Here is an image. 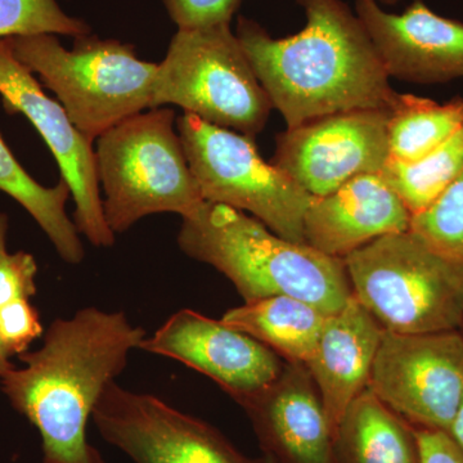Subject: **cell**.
<instances>
[{
  "label": "cell",
  "mask_w": 463,
  "mask_h": 463,
  "mask_svg": "<svg viewBox=\"0 0 463 463\" xmlns=\"http://www.w3.org/2000/svg\"><path fill=\"white\" fill-rule=\"evenodd\" d=\"M462 173L463 124L428 157L411 165L388 161L380 175L414 215Z\"/></svg>",
  "instance_id": "603a6c76"
},
{
  "label": "cell",
  "mask_w": 463,
  "mask_h": 463,
  "mask_svg": "<svg viewBox=\"0 0 463 463\" xmlns=\"http://www.w3.org/2000/svg\"><path fill=\"white\" fill-rule=\"evenodd\" d=\"M377 2H383L385 3V5H395L399 0H377Z\"/></svg>",
  "instance_id": "4dcf8cb0"
},
{
  "label": "cell",
  "mask_w": 463,
  "mask_h": 463,
  "mask_svg": "<svg viewBox=\"0 0 463 463\" xmlns=\"http://www.w3.org/2000/svg\"><path fill=\"white\" fill-rule=\"evenodd\" d=\"M38 264L32 254L0 248V374L14 364L9 359L30 350L44 335L41 316L32 304Z\"/></svg>",
  "instance_id": "7402d4cb"
},
{
  "label": "cell",
  "mask_w": 463,
  "mask_h": 463,
  "mask_svg": "<svg viewBox=\"0 0 463 463\" xmlns=\"http://www.w3.org/2000/svg\"><path fill=\"white\" fill-rule=\"evenodd\" d=\"M0 99L8 114L25 116L56 158L61 179L69 185L74 200L79 233L94 248L114 246L115 233L103 214L93 143L79 132L63 106L48 97L33 72L17 60L9 39H0Z\"/></svg>",
  "instance_id": "7c38bea8"
},
{
  "label": "cell",
  "mask_w": 463,
  "mask_h": 463,
  "mask_svg": "<svg viewBox=\"0 0 463 463\" xmlns=\"http://www.w3.org/2000/svg\"><path fill=\"white\" fill-rule=\"evenodd\" d=\"M344 261L353 295L383 331L461 330L463 267L437 254L412 232L380 237Z\"/></svg>",
  "instance_id": "8992f818"
},
{
  "label": "cell",
  "mask_w": 463,
  "mask_h": 463,
  "mask_svg": "<svg viewBox=\"0 0 463 463\" xmlns=\"http://www.w3.org/2000/svg\"><path fill=\"white\" fill-rule=\"evenodd\" d=\"M91 421L134 463H251L206 422L116 381L103 392Z\"/></svg>",
  "instance_id": "30bf717a"
},
{
  "label": "cell",
  "mask_w": 463,
  "mask_h": 463,
  "mask_svg": "<svg viewBox=\"0 0 463 463\" xmlns=\"http://www.w3.org/2000/svg\"><path fill=\"white\" fill-rule=\"evenodd\" d=\"M448 434L452 437L453 440L456 441L457 446L461 448L463 452V398Z\"/></svg>",
  "instance_id": "83f0119b"
},
{
  "label": "cell",
  "mask_w": 463,
  "mask_h": 463,
  "mask_svg": "<svg viewBox=\"0 0 463 463\" xmlns=\"http://www.w3.org/2000/svg\"><path fill=\"white\" fill-rule=\"evenodd\" d=\"M462 332V336H463V325H462V327H461V330H459Z\"/></svg>",
  "instance_id": "1f68e13d"
},
{
  "label": "cell",
  "mask_w": 463,
  "mask_h": 463,
  "mask_svg": "<svg viewBox=\"0 0 463 463\" xmlns=\"http://www.w3.org/2000/svg\"><path fill=\"white\" fill-rule=\"evenodd\" d=\"M243 408L267 452L288 463H335V437L321 397L307 367L291 364L279 379Z\"/></svg>",
  "instance_id": "2e32d148"
},
{
  "label": "cell",
  "mask_w": 463,
  "mask_h": 463,
  "mask_svg": "<svg viewBox=\"0 0 463 463\" xmlns=\"http://www.w3.org/2000/svg\"><path fill=\"white\" fill-rule=\"evenodd\" d=\"M8 39L17 60L56 94L90 143L152 109L158 63L139 60L133 45L90 33L75 38L72 50L52 33Z\"/></svg>",
  "instance_id": "277c9868"
},
{
  "label": "cell",
  "mask_w": 463,
  "mask_h": 463,
  "mask_svg": "<svg viewBox=\"0 0 463 463\" xmlns=\"http://www.w3.org/2000/svg\"><path fill=\"white\" fill-rule=\"evenodd\" d=\"M178 106L255 139L273 105L231 24L178 30L155 79L152 109Z\"/></svg>",
  "instance_id": "52a82bcc"
},
{
  "label": "cell",
  "mask_w": 463,
  "mask_h": 463,
  "mask_svg": "<svg viewBox=\"0 0 463 463\" xmlns=\"http://www.w3.org/2000/svg\"><path fill=\"white\" fill-rule=\"evenodd\" d=\"M146 336L124 312L83 307L52 323L38 350L18 355L24 367L0 374L9 403L41 434L43 463H105L87 425Z\"/></svg>",
  "instance_id": "6da1fadb"
},
{
  "label": "cell",
  "mask_w": 463,
  "mask_h": 463,
  "mask_svg": "<svg viewBox=\"0 0 463 463\" xmlns=\"http://www.w3.org/2000/svg\"><path fill=\"white\" fill-rule=\"evenodd\" d=\"M300 33L276 39L240 17L236 35L288 128L352 109H388L397 96L373 39L343 0H298Z\"/></svg>",
  "instance_id": "7a4b0ae2"
},
{
  "label": "cell",
  "mask_w": 463,
  "mask_h": 463,
  "mask_svg": "<svg viewBox=\"0 0 463 463\" xmlns=\"http://www.w3.org/2000/svg\"><path fill=\"white\" fill-rule=\"evenodd\" d=\"M178 246L188 258L224 274L245 303L288 295L335 315L353 295L344 259L283 239L251 215L221 203L205 201L183 218Z\"/></svg>",
  "instance_id": "3957f363"
},
{
  "label": "cell",
  "mask_w": 463,
  "mask_h": 463,
  "mask_svg": "<svg viewBox=\"0 0 463 463\" xmlns=\"http://www.w3.org/2000/svg\"><path fill=\"white\" fill-rule=\"evenodd\" d=\"M389 109L336 112L277 136L270 163L315 197L350 179L380 174L389 161Z\"/></svg>",
  "instance_id": "8fae6325"
},
{
  "label": "cell",
  "mask_w": 463,
  "mask_h": 463,
  "mask_svg": "<svg viewBox=\"0 0 463 463\" xmlns=\"http://www.w3.org/2000/svg\"><path fill=\"white\" fill-rule=\"evenodd\" d=\"M411 218L380 174H364L313 199L304 216V239L328 257L345 259L380 237L410 231Z\"/></svg>",
  "instance_id": "9a60e30c"
},
{
  "label": "cell",
  "mask_w": 463,
  "mask_h": 463,
  "mask_svg": "<svg viewBox=\"0 0 463 463\" xmlns=\"http://www.w3.org/2000/svg\"><path fill=\"white\" fill-rule=\"evenodd\" d=\"M90 35L83 20L69 16L56 0H0V39L16 36Z\"/></svg>",
  "instance_id": "d4e9b609"
},
{
  "label": "cell",
  "mask_w": 463,
  "mask_h": 463,
  "mask_svg": "<svg viewBox=\"0 0 463 463\" xmlns=\"http://www.w3.org/2000/svg\"><path fill=\"white\" fill-rule=\"evenodd\" d=\"M139 350L181 362L215 381L242 404L279 379L285 364L245 332L191 309L174 313Z\"/></svg>",
  "instance_id": "4fadbf2b"
},
{
  "label": "cell",
  "mask_w": 463,
  "mask_h": 463,
  "mask_svg": "<svg viewBox=\"0 0 463 463\" xmlns=\"http://www.w3.org/2000/svg\"><path fill=\"white\" fill-rule=\"evenodd\" d=\"M410 232L437 254L463 267V173L412 215Z\"/></svg>",
  "instance_id": "cb8c5ba5"
},
{
  "label": "cell",
  "mask_w": 463,
  "mask_h": 463,
  "mask_svg": "<svg viewBox=\"0 0 463 463\" xmlns=\"http://www.w3.org/2000/svg\"><path fill=\"white\" fill-rule=\"evenodd\" d=\"M335 443L345 463H420L414 432L368 388L347 408Z\"/></svg>",
  "instance_id": "d6986e66"
},
{
  "label": "cell",
  "mask_w": 463,
  "mask_h": 463,
  "mask_svg": "<svg viewBox=\"0 0 463 463\" xmlns=\"http://www.w3.org/2000/svg\"><path fill=\"white\" fill-rule=\"evenodd\" d=\"M388 118L389 161L411 165L428 157L463 124V99L438 100L397 93Z\"/></svg>",
  "instance_id": "44dd1931"
},
{
  "label": "cell",
  "mask_w": 463,
  "mask_h": 463,
  "mask_svg": "<svg viewBox=\"0 0 463 463\" xmlns=\"http://www.w3.org/2000/svg\"><path fill=\"white\" fill-rule=\"evenodd\" d=\"M0 191L17 201L47 234L57 254L69 264H80L85 250L80 233L66 213L69 185L61 179L54 187H45L21 166L0 136Z\"/></svg>",
  "instance_id": "ffe728a7"
},
{
  "label": "cell",
  "mask_w": 463,
  "mask_h": 463,
  "mask_svg": "<svg viewBox=\"0 0 463 463\" xmlns=\"http://www.w3.org/2000/svg\"><path fill=\"white\" fill-rule=\"evenodd\" d=\"M328 316L300 298L277 295L233 307L224 313L222 322L245 332L291 364H306Z\"/></svg>",
  "instance_id": "ac0fdd59"
},
{
  "label": "cell",
  "mask_w": 463,
  "mask_h": 463,
  "mask_svg": "<svg viewBox=\"0 0 463 463\" xmlns=\"http://www.w3.org/2000/svg\"><path fill=\"white\" fill-rule=\"evenodd\" d=\"M383 328L354 295L330 315L306 367L336 437L347 408L370 381Z\"/></svg>",
  "instance_id": "e0dca14e"
},
{
  "label": "cell",
  "mask_w": 463,
  "mask_h": 463,
  "mask_svg": "<svg viewBox=\"0 0 463 463\" xmlns=\"http://www.w3.org/2000/svg\"><path fill=\"white\" fill-rule=\"evenodd\" d=\"M420 463H463V452L446 431L414 430Z\"/></svg>",
  "instance_id": "4316f807"
},
{
  "label": "cell",
  "mask_w": 463,
  "mask_h": 463,
  "mask_svg": "<svg viewBox=\"0 0 463 463\" xmlns=\"http://www.w3.org/2000/svg\"><path fill=\"white\" fill-rule=\"evenodd\" d=\"M8 216L0 213V248L7 246Z\"/></svg>",
  "instance_id": "f1b7e54d"
},
{
  "label": "cell",
  "mask_w": 463,
  "mask_h": 463,
  "mask_svg": "<svg viewBox=\"0 0 463 463\" xmlns=\"http://www.w3.org/2000/svg\"><path fill=\"white\" fill-rule=\"evenodd\" d=\"M178 30L231 24L242 0H163Z\"/></svg>",
  "instance_id": "484cf974"
},
{
  "label": "cell",
  "mask_w": 463,
  "mask_h": 463,
  "mask_svg": "<svg viewBox=\"0 0 463 463\" xmlns=\"http://www.w3.org/2000/svg\"><path fill=\"white\" fill-rule=\"evenodd\" d=\"M355 14L373 39L390 78L414 84L463 79V24L414 0L389 14L377 0H355Z\"/></svg>",
  "instance_id": "5bb4252c"
},
{
  "label": "cell",
  "mask_w": 463,
  "mask_h": 463,
  "mask_svg": "<svg viewBox=\"0 0 463 463\" xmlns=\"http://www.w3.org/2000/svg\"><path fill=\"white\" fill-rule=\"evenodd\" d=\"M264 463H279V461L276 458V457L267 452L265 453Z\"/></svg>",
  "instance_id": "f546056e"
},
{
  "label": "cell",
  "mask_w": 463,
  "mask_h": 463,
  "mask_svg": "<svg viewBox=\"0 0 463 463\" xmlns=\"http://www.w3.org/2000/svg\"><path fill=\"white\" fill-rule=\"evenodd\" d=\"M367 388L399 417L449 431L463 398L462 332L383 331Z\"/></svg>",
  "instance_id": "9c48e42d"
},
{
  "label": "cell",
  "mask_w": 463,
  "mask_h": 463,
  "mask_svg": "<svg viewBox=\"0 0 463 463\" xmlns=\"http://www.w3.org/2000/svg\"><path fill=\"white\" fill-rule=\"evenodd\" d=\"M176 129L206 203L233 207L283 239L306 243L304 216L315 196L264 161L255 139L185 112Z\"/></svg>",
  "instance_id": "ba28073f"
},
{
  "label": "cell",
  "mask_w": 463,
  "mask_h": 463,
  "mask_svg": "<svg viewBox=\"0 0 463 463\" xmlns=\"http://www.w3.org/2000/svg\"><path fill=\"white\" fill-rule=\"evenodd\" d=\"M96 142L103 214L115 234L149 215L174 213L187 218L205 203L172 109L139 112Z\"/></svg>",
  "instance_id": "5b68a950"
}]
</instances>
